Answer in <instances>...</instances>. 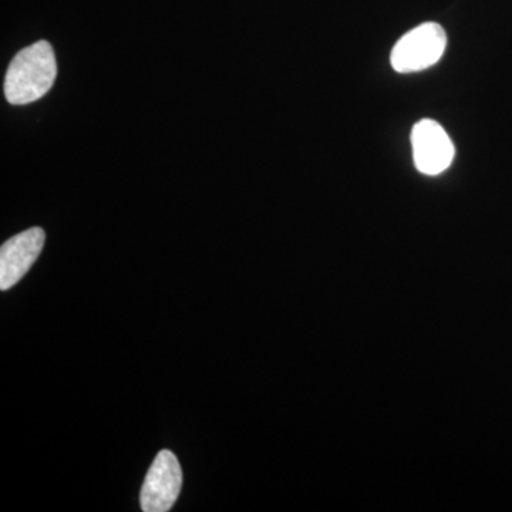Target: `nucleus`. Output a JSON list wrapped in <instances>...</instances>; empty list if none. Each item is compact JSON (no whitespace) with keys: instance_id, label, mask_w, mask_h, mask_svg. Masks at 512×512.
Masks as SVG:
<instances>
[{"instance_id":"obj_2","label":"nucleus","mask_w":512,"mask_h":512,"mask_svg":"<svg viewBox=\"0 0 512 512\" xmlns=\"http://www.w3.org/2000/svg\"><path fill=\"white\" fill-rule=\"evenodd\" d=\"M446 46L447 35L439 23H423L400 37L390 63L397 73L421 72L439 62Z\"/></svg>"},{"instance_id":"obj_5","label":"nucleus","mask_w":512,"mask_h":512,"mask_svg":"<svg viewBox=\"0 0 512 512\" xmlns=\"http://www.w3.org/2000/svg\"><path fill=\"white\" fill-rule=\"evenodd\" d=\"M42 228H30L10 238L0 248V289L8 291L23 278L35 264L45 245Z\"/></svg>"},{"instance_id":"obj_1","label":"nucleus","mask_w":512,"mask_h":512,"mask_svg":"<svg viewBox=\"0 0 512 512\" xmlns=\"http://www.w3.org/2000/svg\"><path fill=\"white\" fill-rule=\"evenodd\" d=\"M57 63L53 47L46 40L25 47L13 57L5 77V96L13 106H25L42 99L53 87Z\"/></svg>"},{"instance_id":"obj_4","label":"nucleus","mask_w":512,"mask_h":512,"mask_svg":"<svg viewBox=\"0 0 512 512\" xmlns=\"http://www.w3.org/2000/svg\"><path fill=\"white\" fill-rule=\"evenodd\" d=\"M414 165L421 174L439 175L453 163L454 144L437 121L424 119L412 130Z\"/></svg>"},{"instance_id":"obj_3","label":"nucleus","mask_w":512,"mask_h":512,"mask_svg":"<svg viewBox=\"0 0 512 512\" xmlns=\"http://www.w3.org/2000/svg\"><path fill=\"white\" fill-rule=\"evenodd\" d=\"M183 485V471L177 457L170 450L157 454L148 470L140 493L141 510L167 512L177 501Z\"/></svg>"}]
</instances>
